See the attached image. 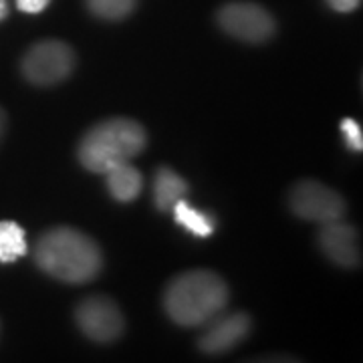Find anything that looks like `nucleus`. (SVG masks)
Listing matches in <instances>:
<instances>
[{"label": "nucleus", "instance_id": "obj_1", "mask_svg": "<svg viewBox=\"0 0 363 363\" xmlns=\"http://www.w3.org/2000/svg\"><path fill=\"white\" fill-rule=\"evenodd\" d=\"M35 262L57 281L81 285L99 274L104 259L91 236L71 226H57L37 240Z\"/></svg>", "mask_w": 363, "mask_h": 363}, {"label": "nucleus", "instance_id": "obj_2", "mask_svg": "<svg viewBox=\"0 0 363 363\" xmlns=\"http://www.w3.org/2000/svg\"><path fill=\"white\" fill-rule=\"evenodd\" d=\"M228 286L216 272L188 271L178 274L164 293L169 319L182 327H200L226 309Z\"/></svg>", "mask_w": 363, "mask_h": 363}, {"label": "nucleus", "instance_id": "obj_3", "mask_svg": "<svg viewBox=\"0 0 363 363\" xmlns=\"http://www.w3.org/2000/svg\"><path fill=\"white\" fill-rule=\"evenodd\" d=\"M145 143L147 135L138 121L113 117L97 123L83 135L77 156L83 168L93 174H107L111 168L142 154Z\"/></svg>", "mask_w": 363, "mask_h": 363}, {"label": "nucleus", "instance_id": "obj_4", "mask_svg": "<svg viewBox=\"0 0 363 363\" xmlns=\"http://www.w3.org/2000/svg\"><path fill=\"white\" fill-rule=\"evenodd\" d=\"M75 69V52L61 40H43L33 45L23 57L21 71L26 81L51 87L65 81Z\"/></svg>", "mask_w": 363, "mask_h": 363}, {"label": "nucleus", "instance_id": "obj_5", "mask_svg": "<svg viewBox=\"0 0 363 363\" xmlns=\"http://www.w3.org/2000/svg\"><path fill=\"white\" fill-rule=\"evenodd\" d=\"M222 30L245 43H264L274 35V18L255 2H230L218 13Z\"/></svg>", "mask_w": 363, "mask_h": 363}, {"label": "nucleus", "instance_id": "obj_6", "mask_svg": "<svg viewBox=\"0 0 363 363\" xmlns=\"http://www.w3.org/2000/svg\"><path fill=\"white\" fill-rule=\"evenodd\" d=\"M291 210L303 220L325 224L345 214V202L341 194L321 182L303 180L291 192Z\"/></svg>", "mask_w": 363, "mask_h": 363}, {"label": "nucleus", "instance_id": "obj_7", "mask_svg": "<svg viewBox=\"0 0 363 363\" xmlns=\"http://www.w3.org/2000/svg\"><path fill=\"white\" fill-rule=\"evenodd\" d=\"M79 329L97 343H111L121 337L125 319L116 303L107 297H89L75 309Z\"/></svg>", "mask_w": 363, "mask_h": 363}, {"label": "nucleus", "instance_id": "obj_8", "mask_svg": "<svg viewBox=\"0 0 363 363\" xmlns=\"http://www.w3.org/2000/svg\"><path fill=\"white\" fill-rule=\"evenodd\" d=\"M208 329L198 341L200 351L208 355L226 353L236 347L250 331V319L245 313H230V315H216L212 321H208Z\"/></svg>", "mask_w": 363, "mask_h": 363}, {"label": "nucleus", "instance_id": "obj_9", "mask_svg": "<svg viewBox=\"0 0 363 363\" xmlns=\"http://www.w3.org/2000/svg\"><path fill=\"white\" fill-rule=\"evenodd\" d=\"M319 247L325 257L333 260L339 267H357L359 264V248H357V233L353 226L345 222L331 220L325 222L319 230Z\"/></svg>", "mask_w": 363, "mask_h": 363}, {"label": "nucleus", "instance_id": "obj_10", "mask_svg": "<svg viewBox=\"0 0 363 363\" xmlns=\"http://www.w3.org/2000/svg\"><path fill=\"white\" fill-rule=\"evenodd\" d=\"M107 190L119 202H133L138 196L142 194L143 178L140 169L133 168L130 162L119 164L116 168H111L107 174Z\"/></svg>", "mask_w": 363, "mask_h": 363}, {"label": "nucleus", "instance_id": "obj_11", "mask_svg": "<svg viewBox=\"0 0 363 363\" xmlns=\"http://www.w3.org/2000/svg\"><path fill=\"white\" fill-rule=\"evenodd\" d=\"M188 194V184L174 169L160 168L154 180V202L157 210L168 212L174 204Z\"/></svg>", "mask_w": 363, "mask_h": 363}, {"label": "nucleus", "instance_id": "obj_12", "mask_svg": "<svg viewBox=\"0 0 363 363\" xmlns=\"http://www.w3.org/2000/svg\"><path fill=\"white\" fill-rule=\"evenodd\" d=\"M172 210H174V218H176V222H178L180 226H184L188 233L196 234V236H200V238H208V236L214 234V220H212V216H208L204 212L192 208L184 198L178 200Z\"/></svg>", "mask_w": 363, "mask_h": 363}, {"label": "nucleus", "instance_id": "obj_13", "mask_svg": "<svg viewBox=\"0 0 363 363\" xmlns=\"http://www.w3.org/2000/svg\"><path fill=\"white\" fill-rule=\"evenodd\" d=\"M25 230L16 222H0V262H14L26 255Z\"/></svg>", "mask_w": 363, "mask_h": 363}, {"label": "nucleus", "instance_id": "obj_14", "mask_svg": "<svg viewBox=\"0 0 363 363\" xmlns=\"http://www.w3.org/2000/svg\"><path fill=\"white\" fill-rule=\"evenodd\" d=\"M138 0H87V6L95 16L105 21H121L130 16Z\"/></svg>", "mask_w": 363, "mask_h": 363}, {"label": "nucleus", "instance_id": "obj_15", "mask_svg": "<svg viewBox=\"0 0 363 363\" xmlns=\"http://www.w3.org/2000/svg\"><path fill=\"white\" fill-rule=\"evenodd\" d=\"M341 131H343V135H345V142L350 145L353 152H362L363 150V131L362 125L355 121V119H351V117H345L343 121H341Z\"/></svg>", "mask_w": 363, "mask_h": 363}, {"label": "nucleus", "instance_id": "obj_16", "mask_svg": "<svg viewBox=\"0 0 363 363\" xmlns=\"http://www.w3.org/2000/svg\"><path fill=\"white\" fill-rule=\"evenodd\" d=\"M51 4V0H16V6L21 13L39 14Z\"/></svg>", "mask_w": 363, "mask_h": 363}, {"label": "nucleus", "instance_id": "obj_17", "mask_svg": "<svg viewBox=\"0 0 363 363\" xmlns=\"http://www.w3.org/2000/svg\"><path fill=\"white\" fill-rule=\"evenodd\" d=\"M327 4L337 13H353L355 9H359L362 0H327Z\"/></svg>", "mask_w": 363, "mask_h": 363}, {"label": "nucleus", "instance_id": "obj_18", "mask_svg": "<svg viewBox=\"0 0 363 363\" xmlns=\"http://www.w3.org/2000/svg\"><path fill=\"white\" fill-rule=\"evenodd\" d=\"M6 16H9V2L0 0V21H4Z\"/></svg>", "mask_w": 363, "mask_h": 363}, {"label": "nucleus", "instance_id": "obj_19", "mask_svg": "<svg viewBox=\"0 0 363 363\" xmlns=\"http://www.w3.org/2000/svg\"><path fill=\"white\" fill-rule=\"evenodd\" d=\"M4 130H6V113L0 109V140H2V135H4Z\"/></svg>", "mask_w": 363, "mask_h": 363}]
</instances>
